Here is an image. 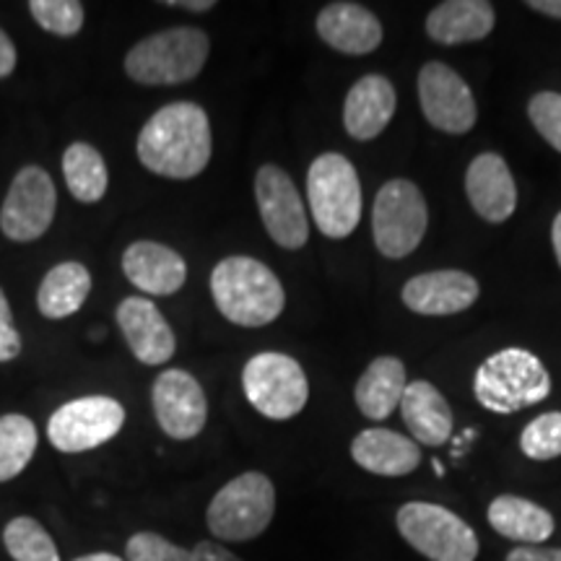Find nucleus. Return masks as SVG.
Segmentation results:
<instances>
[{"label":"nucleus","instance_id":"1","mask_svg":"<svg viewBox=\"0 0 561 561\" xmlns=\"http://www.w3.org/2000/svg\"><path fill=\"white\" fill-rule=\"evenodd\" d=\"M138 161L167 180H193L206 172L214 136L208 112L195 102H170L153 112L138 133Z\"/></svg>","mask_w":561,"mask_h":561},{"label":"nucleus","instance_id":"2","mask_svg":"<svg viewBox=\"0 0 561 561\" xmlns=\"http://www.w3.org/2000/svg\"><path fill=\"white\" fill-rule=\"evenodd\" d=\"M210 297L231 325L263 328L280 318L286 291L268 265L248 255H231L210 271Z\"/></svg>","mask_w":561,"mask_h":561},{"label":"nucleus","instance_id":"3","mask_svg":"<svg viewBox=\"0 0 561 561\" xmlns=\"http://www.w3.org/2000/svg\"><path fill=\"white\" fill-rule=\"evenodd\" d=\"M210 55L208 34L198 26L153 32L125 55V73L140 87H180L198 79Z\"/></svg>","mask_w":561,"mask_h":561},{"label":"nucleus","instance_id":"4","mask_svg":"<svg viewBox=\"0 0 561 561\" xmlns=\"http://www.w3.org/2000/svg\"><path fill=\"white\" fill-rule=\"evenodd\" d=\"M473 396L491 413H517L551 396V375L528 348L507 346L479 364Z\"/></svg>","mask_w":561,"mask_h":561},{"label":"nucleus","instance_id":"5","mask_svg":"<svg viewBox=\"0 0 561 561\" xmlns=\"http://www.w3.org/2000/svg\"><path fill=\"white\" fill-rule=\"evenodd\" d=\"M307 198L314 227L328 240H346L362 221V182L343 153H320L307 170Z\"/></svg>","mask_w":561,"mask_h":561},{"label":"nucleus","instance_id":"6","mask_svg":"<svg viewBox=\"0 0 561 561\" xmlns=\"http://www.w3.org/2000/svg\"><path fill=\"white\" fill-rule=\"evenodd\" d=\"M276 515V486L261 471H248L216 491L206 510L210 536L224 543H248L263 536Z\"/></svg>","mask_w":561,"mask_h":561},{"label":"nucleus","instance_id":"7","mask_svg":"<svg viewBox=\"0 0 561 561\" xmlns=\"http://www.w3.org/2000/svg\"><path fill=\"white\" fill-rule=\"evenodd\" d=\"M242 392L261 416L289 421L310 401V380L294 356L261 351L242 367Z\"/></svg>","mask_w":561,"mask_h":561},{"label":"nucleus","instance_id":"8","mask_svg":"<svg viewBox=\"0 0 561 561\" xmlns=\"http://www.w3.org/2000/svg\"><path fill=\"white\" fill-rule=\"evenodd\" d=\"M430 227V206L416 182L388 180L371 206V237L380 255L403 261L424 240Z\"/></svg>","mask_w":561,"mask_h":561},{"label":"nucleus","instance_id":"9","mask_svg":"<svg viewBox=\"0 0 561 561\" xmlns=\"http://www.w3.org/2000/svg\"><path fill=\"white\" fill-rule=\"evenodd\" d=\"M396 525L403 541L430 561H476L479 557L476 530L442 504H403L396 515Z\"/></svg>","mask_w":561,"mask_h":561},{"label":"nucleus","instance_id":"10","mask_svg":"<svg viewBox=\"0 0 561 561\" xmlns=\"http://www.w3.org/2000/svg\"><path fill=\"white\" fill-rule=\"evenodd\" d=\"M125 405L110 396H83L62 403L47 421V439L60 453H89L115 439L125 426Z\"/></svg>","mask_w":561,"mask_h":561},{"label":"nucleus","instance_id":"11","mask_svg":"<svg viewBox=\"0 0 561 561\" xmlns=\"http://www.w3.org/2000/svg\"><path fill=\"white\" fill-rule=\"evenodd\" d=\"M58 210V191L50 172L37 164H26L11 180L3 206L0 231L11 242H34L47 234Z\"/></svg>","mask_w":561,"mask_h":561},{"label":"nucleus","instance_id":"12","mask_svg":"<svg viewBox=\"0 0 561 561\" xmlns=\"http://www.w3.org/2000/svg\"><path fill=\"white\" fill-rule=\"evenodd\" d=\"M255 201L263 229L278 248H305L310 240V219L289 172L278 164H263L255 174Z\"/></svg>","mask_w":561,"mask_h":561},{"label":"nucleus","instance_id":"13","mask_svg":"<svg viewBox=\"0 0 561 561\" xmlns=\"http://www.w3.org/2000/svg\"><path fill=\"white\" fill-rule=\"evenodd\" d=\"M419 104L432 128L447 136H466L479 121L473 91L458 70L432 60L419 70Z\"/></svg>","mask_w":561,"mask_h":561},{"label":"nucleus","instance_id":"14","mask_svg":"<svg viewBox=\"0 0 561 561\" xmlns=\"http://www.w3.org/2000/svg\"><path fill=\"white\" fill-rule=\"evenodd\" d=\"M151 405L159 430L170 439L187 442L206 430L208 398L203 385L185 369H164L153 380Z\"/></svg>","mask_w":561,"mask_h":561},{"label":"nucleus","instance_id":"15","mask_svg":"<svg viewBox=\"0 0 561 561\" xmlns=\"http://www.w3.org/2000/svg\"><path fill=\"white\" fill-rule=\"evenodd\" d=\"M481 286L466 271H430L419 273L403 284L401 299L411 312L424 318H450L460 314L479 301Z\"/></svg>","mask_w":561,"mask_h":561},{"label":"nucleus","instance_id":"16","mask_svg":"<svg viewBox=\"0 0 561 561\" xmlns=\"http://www.w3.org/2000/svg\"><path fill=\"white\" fill-rule=\"evenodd\" d=\"M115 322L121 328L130 354L146 367H161L178 351L172 325L151 299L125 297L115 310Z\"/></svg>","mask_w":561,"mask_h":561},{"label":"nucleus","instance_id":"17","mask_svg":"<svg viewBox=\"0 0 561 561\" xmlns=\"http://www.w3.org/2000/svg\"><path fill=\"white\" fill-rule=\"evenodd\" d=\"M468 203L483 221L504 224L517 208V185L500 153L483 151L466 170Z\"/></svg>","mask_w":561,"mask_h":561},{"label":"nucleus","instance_id":"18","mask_svg":"<svg viewBox=\"0 0 561 561\" xmlns=\"http://www.w3.org/2000/svg\"><path fill=\"white\" fill-rule=\"evenodd\" d=\"M318 37L341 55H369L382 45V24L367 5L335 0L314 19Z\"/></svg>","mask_w":561,"mask_h":561},{"label":"nucleus","instance_id":"19","mask_svg":"<svg viewBox=\"0 0 561 561\" xmlns=\"http://www.w3.org/2000/svg\"><path fill=\"white\" fill-rule=\"evenodd\" d=\"M123 273L149 297H172L187 280V263L170 244L138 240L123 252Z\"/></svg>","mask_w":561,"mask_h":561},{"label":"nucleus","instance_id":"20","mask_svg":"<svg viewBox=\"0 0 561 561\" xmlns=\"http://www.w3.org/2000/svg\"><path fill=\"white\" fill-rule=\"evenodd\" d=\"M396 107L398 94L388 76H362L343 102V128L354 140H375L390 125Z\"/></svg>","mask_w":561,"mask_h":561},{"label":"nucleus","instance_id":"21","mask_svg":"<svg viewBox=\"0 0 561 561\" xmlns=\"http://www.w3.org/2000/svg\"><path fill=\"white\" fill-rule=\"evenodd\" d=\"M351 458L367 473L398 479V476L416 471L421 450L411 437L382 430V426H371V430L356 434L354 442H351Z\"/></svg>","mask_w":561,"mask_h":561},{"label":"nucleus","instance_id":"22","mask_svg":"<svg viewBox=\"0 0 561 561\" xmlns=\"http://www.w3.org/2000/svg\"><path fill=\"white\" fill-rule=\"evenodd\" d=\"M494 24L496 13L489 0H445L426 16V34L439 45L458 47L486 39Z\"/></svg>","mask_w":561,"mask_h":561},{"label":"nucleus","instance_id":"23","mask_svg":"<svg viewBox=\"0 0 561 561\" xmlns=\"http://www.w3.org/2000/svg\"><path fill=\"white\" fill-rule=\"evenodd\" d=\"M401 416L416 445L442 447L453 437V409L437 385L426 380L409 382L401 401Z\"/></svg>","mask_w":561,"mask_h":561},{"label":"nucleus","instance_id":"24","mask_svg":"<svg viewBox=\"0 0 561 561\" xmlns=\"http://www.w3.org/2000/svg\"><path fill=\"white\" fill-rule=\"evenodd\" d=\"M409 388L405 364L398 356H377L362 371L354 388V401L369 421H385L401 409L403 392Z\"/></svg>","mask_w":561,"mask_h":561},{"label":"nucleus","instance_id":"25","mask_svg":"<svg viewBox=\"0 0 561 561\" xmlns=\"http://www.w3.org/2000/svg\"><path fill=\"white\" fill-rule=\"evenodd\" d=\"M489 525L502 538L520 546H541L553 536V515L541 504L525 500V496L502 494L489 504Z\"/></svg>","mask_w":561,"mask_h":561},{"label":"nucleus","instance_id":"26","mask_svg":"<svg viewBox=\"0 0 561 561\" xmlns=\"http://www.w3.org/2000/svg\"><path fill=\"white\" fill-rule=\"evenodd\" d=\"M91 294V273L79 261L58 263L47 271L37 289V310L47 320H66L87 305Z\"/></svg>","mask_w":561,"mask_h":561},{"label":"nucleus","instance_id":"27","mask_svg":"<svg viewBox=\"0 0 561 561\" xmlns=\"http://www.w3.org/2000/svg\"><path fill=\"white\" fill-rule=\"evenodd\" d=\"M62 178H66L68 193L79 203H100L107 195L110 172L102 151L87 144L73 140L62 153Z\"/></svg>","mask_w":561,"mask_h":561},{"label":"nucleus","instance_id":"28","mask_svg":"<svg viewBox=\"0 0 561 561\" xmlns=\"http://www.w3.org/2000/svg\"><path fill=\"white\" fill-rule=\"evenodd\" d=\"M37 453V426L24 413L0 416V483L26 471Z\"/></svg>","mask_w":561,"mask_h":561},{"label":"nucleus","instance_id":"29","mask_svg":"<svg viewBox=\"0 0 561 561\" xmlns=\"http://www.w3.org/2000/svg\"><path fill=\"white\" fill-rule=\"evenodd\" d=\"M5 551L13 561H60L53 536L30 515H19L3 528Z\"/></svg>","mask_w":561,"mask_h":561},{"label":"nucleus","instance_id":"30","mask_svg":"<svg viewBox=\"0 0 561 561\" xmlns=\"http://www.w3.org/2000/svg\"><path fill=\"white\" fill-rule=\"evenodd\" d=\"M32 19L53 37H76L83 30L87 9L79 0H32Z\"/></svg>","mask_w":561,"mask_h":561},{"label":"nucleus","instance_id":"31","mask_svg":"<svg viewBox=\"0 0 561 561\" xmlns=\"http://www.w3.org/2000/svg\"><path fill=\"white\" fill-rule=\"evenodd\" d=\"M520 450L525 458L538 462L561 458V411L533 419L520 434Z\"/></svg>","mask_w":561,"mask_h":561},{"label":"nucleus","instance_id":"32","mask_svg":"<svg viewBox=\"0 0 561 561\" xmlns=\"http://www.w3.org/2000/svg\"><path fill=\"white\" fill-rule=\"evenodd\" d=\"M125 561H198L193 549L167 541L164 536L151 530L133 533L125 543Z\"/></svg>","mask_w":561,"mask_h":561},{"label":"nucleus","instance_id":"33","mask_svg":"<svg viewBox=\"0 0 561 561\" xmlns=\"http://www.w3.org/2000/svg\"><path fill=\"white\" fill-rule=\"evenodd\" d=\"M528 117L553 151L561 153V94L559 91H538L528 102Z\"/></svg>","mask_w":561,"mask_h":561},{"label":"nucleus","instance_id":"34","mask_svg":"<svg viewBox=\"0 0 561 561\" xmlns=\"http://www.w3.org/2000/svg\"><path fill=\"white\" fill-rule=\"evenodd\" d=\"M21 348V335L13 325V312H11V301L5 297V291L0 289V364L19 359Z\"/></svg>","mask_w":561,"mask_h":561},{"label":"nucleus","instance_id":"35","mask_svg":"<svg viewBox=\"0 0 561 561\" xmlns=\"http://www.w3.org/2000/svg\"><path fill=\"white\" fill-rule=\"evenodd\" d=\"M507 561H561V549H546V546H517L507 553Z\"/></svg>","mask_w":561,"mask_h":561},{"label":"nucleus","instance_id":"36","mask_svg":"<svg viewBox=\"0 0 561 561\" xmlns=\"http://www.w3.org/2000/svg\"><path fill=\"white\" fill-rule=\"evenodd\" d=\"M16 62H19L16 45H13L9 34L0 30V81L9 79L13 70H16Z\"/></svg>","mask_w":561,"mask_h":561},{"label":"nucleus","instance_id":"37","mask_svg":"<svg viewBox=\"0 0 561 561\" xmlns=\"http://www.w3.org/2000/svg\"><path fill=\"white\" fill-rule=\"evenodd\" d=\"M193 551L198 561H242L237 553H231L227 546H221L216 541H201Z\"/></svg>","mask_w":561,"mask_h":561},{"label":"nucleus","instance_id":"38","mask_svg":"<svg viewBox=\"0 0 561 561\" xmlns=\"http://www.w3.org/2000/svg\"><path fill=\"white\" fill-rule=\"evenodd\" d=\"M167 9H182L191 13H206L210 9H216L214 0H167Z\"/></svg>","mask_w":561,"mask_h":561},{"label":"nucleus","instance_id":"39","mask_svg":"<svg viewBox=\"0 0 561 561\" xmlns=\"http://www.w3.org/2000/svg\"><path fill=\"white\" fill-rule=\"evenodd\" d=\"M525 5H528L530 11H538L541 16L561 21V0H528Z\"/></svg>","mask_w":561,"mask_h":561},{"label":"nucleus","instance_id":"40","mask_svg":"<svg viewBox=\"0 0 561 561\" xmlns=\"http://www.w3.org/2000/svg\"><path fill=\"white\" fill-rule=\"evenodd\" d=\"M551 244H553V252H557V263H559V268H561V210L557 214V219H553Z\"/></svg>","mask_w":561,"mask_h":561},{"label":"nucleus","instance_id":"41","mask_svg":"<svg viewBox=\"0 0 561 561\" xmlns=\"http://www.w3.org/2000/svg\"><path fill=\"white\" fill-rule=\"evenodd\" d=\"M73 561H125L123 557H117V553H107V551H96V553H87V557H79Z\"/></svg>","mask_w":561,"mask_h":561}]
</instances>
